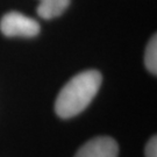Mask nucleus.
Returning a JSON list of instances; mask_svg holds the SVG:
<instances>
[{
    "label": "nucleus",
    "mask_w": 157,
    "mask_h": 157,
    "mask_svg": "<svg viewBox=\"0 0 157 157\" xmlns=\"http://www.w3.org/2000/svg\"><path fill=\"white\" fill-rule=\"evenodd\" d=\"M101 82L102 77L97 70H86L70 79L57 95V115L69 119L83 112L98 93Z\"/></svg>",
    "instance_id": "nucleus-1"
},
{
    "label": "nucleus",
    "mask_w": 157,
    "mask_h": 157,
    "mask_svg": "<svg viewBox=\"0 0 157 157\" xmlns=\"http://www.w3.org/2000/svg\"><path fill=\"white\" fill-rule=\"evenodd\" d=\"M0 29L6 36L33 37L40 33V25L36 20L19 12H10L0 21Z\"/></svg>",
    "instance_id": "nucleus-2"
},
{
    "label": "nucleus",
    "mask_w": 157,
    "mask_h": 157,
    "mask_svg": "<svg viewBox=\"0 0 157 157\" xmlns=\"http://www.w3.org/2000/svg\"><path fill=\"white\" fill-rule=\"evenodd\" d=\"M119 147L115 140L108 136H99L86 142L75 157H118Z\"/></svg>",
    "instance_id": "nucleus-3"
},
{
    "label": "nucleus",
    "mask_w": 157,
    "mask_h": 157,
    "mask_svg": "<svg viewBox=\"0 0 157 157\" xmlns=\"http://www.w3.org/2000/svg\"><path fill=\"white\" fill-rule=\"evenodd\" d=\"M70 0H40L37 14L42 19L50 20L59 17L67 8Z\"/></svg>",
    "instance_id": "nucleus-4"
},
{
    "label": "nucleus",
    "mask_w": 157,
    "mask_h": 157,
    "mask_svg": "<svg viewBox=\"0 0 157 157\" xmlns=\"http://www.w3.org/2000/svg\"><path fill=\"white\" fill-rule=\"evenodd\" d=\"M144 63L147 69L151 73H157V37L154 35L149 43L147 45L146 56H144Z\"/></svg>",
    "instance_id": "nucleus-5"
},
{
    "label": "nucleus",
    "mask_w": 157,
    "mask_h": 157,
    "mask_svg": "<svg viewBox=\"0 0 157 157\" xmlns=\"http://www.w3.org/2000/svg\"><path fill=\"white\" fill-rule=\"evenodd\" d=\"M146 157H157V137L152 136L146 147Z\"/></svg>",
    "instance_id": "nucleus-6"
}]
</instances>
